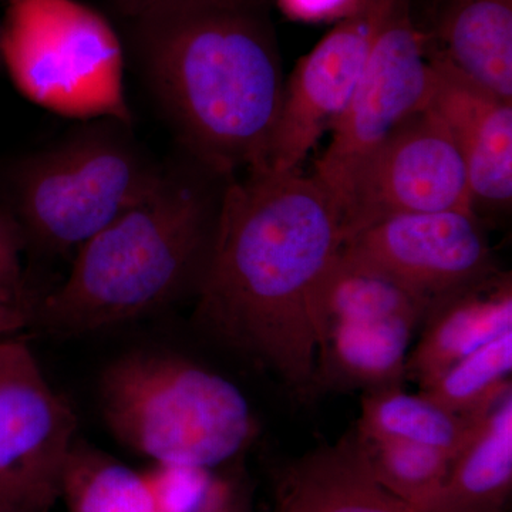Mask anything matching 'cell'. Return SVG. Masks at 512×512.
Wrapping results in <instances>:
<instances>
[{
  "instance_id": "cell-27",
  "label": "cell",
  "mask_w": 512,
  "mask_h": 512,
  "mask_svg": "<svg viewBox=\"0 0 512 512\" xmlns=\"http://www.w3.org/2000/svg\"><path fill=\"white\" fill-rule=\"evenodd\" d=\"M195 512H245L237 493L227 484L210 485L204 501Z\"/></svg>"
},
{
  "instance_id": "cell-10",
  "label": "cell",
  "mask_w": 512,
  "mask_h": 512,
  "mask_svg": "<svg viewBox=\"0 0 512 512\" xmlns=\"http://www.w3.org/2000/svg\"><path fill=\"white\" fill-rule=\"evenodd\" d=\"M76 413L30 357L0 387V512H50L62 498Z\"/></svg>"
},
{
  "instance_id": "cell-9",
  "label": "cell",
  "mask_w": 512,
  "mask_h": 512,
  "mask_svg": "<svg viewBox=\"0 0 512 512\" xmlns=\"http://www.w3.org/2000/svg\"><path fill=\"white\" fill-rule=\"evenodd\" d=\"M342 252L430 303L500 274L476 211L393 215L346 239Z\"/></svg>"
},
{
  "instance_id": "cell-14",
  "label": "cell",
  "mask_w": 512,
  "mask_h": 512,
  "mask_svg": "<svg viewBox=\"0 0 512 512\" xmlns=\"http://www.w3.org/2000/svg\"><path fill=\"white\" fill-rule=\"evenodd\" d=\"M272 512H426L377 483L355 431L279 468Z\"/></svg>"
},
{
  "instance_id": "cell-25",
  "label": "cell",
  "mask_w": 512,
  "mask_h": 512,
  "mask_svg": "<svg viewBox=\"0 0 512 512\" xmlns=\"http://www.w3.org/2000/svg\"><path fill=\"white\" fill-rule=\"evenodd\" d=\"M192 2H200V0H107L111 10H114L123 22L140 18L157 10L175 8V6Z\"/></svg>"
},
{
  "instance_id": "cell-22",
  "label": "cell",
  "mask_w": 512,
  "mask_h": 512,
  "mask_svg": "<svg viewBox=\"0 0 512 512\" xmlns=\"http://www.w3.org/2000/svg\"><path fill=\"white\" fill-rule=\"evenodd\" d=\"M377 483L421 511L439 497L453 457L439 448L396 439H369L355 431Z\"/></svg>"
},
{
  "instance_id": "cell-17",
  "label": "cell",
  "mask_w": 512,
  "mask_h": 512,
  "mask_svg": "<svg viewBox=\"0 0 512 512\" xmlns=\"http://www.w3.org/2000/svg\"><path fill=\"white\" fill-rule=\"evenodd\" d=\"M512 490V390L478 419L430 512H504Z\"/></svg>"
},
{
  "instance_id": "cell-7",
  "label": "cell",
  "mask_w": 512,
  "mask_h": 512,
  "mask_svg": "<svg viewBox=\"0 0 512 512\" xmlns=\"http://www.w3.org/2000/svg\"><path fill=\"white\" fill-rule=\"evenodd\" d=\"M431 92L433 69L424 37L412 19L410 0H394L313 174L339 208L357 165L404 121L426 109Z\"/></svg>"
},
{
  "instance_id": "cell-16",
  "label": "cell",
  "mask_w": 512,
  "mask_h": 512,
  "mask_svg": "<svg viewBox=\"0 0 512 512\" xmlns=\"http://www.w3.org/2000/svg\"><path fill=\"white\" fill-rule=\"evenodd\" d=\"M419 323L409 319L343 322L320 333L316 392L403 386L410 340Z\"/></svg>"
},
{
  "instance_id": "cell-5",
  "label": "cell",
  "mask_w": 512,
  "mask_h": 512,
  "mask_svg": "<svg viewBox=\"0 0 512 512\" xmlns=\"http://www.w3.org/2000/svg\"><path fill=\"white\" fill-rule=\"evenodd\" d=\"M163 170L164 163L141 146L128 121L86 120L19 164L10 212L28 247L74 254L143 200Z\"/></svg>"
},
{
  "instance_id": "cell-12",
  "label": "cell",
  "mask_w": 512,
  "mask_h": 512,
  "mask_svg": "<svg viewBox=\"0 0 512 512\" xmlns=\"http://www.w3.org/2000/svg\"><path fill=\"white\" fill-rule=\"evenodd\" d=\"M433 92L427 109L446 127L463 158L474 210L507 211L512 202V100L427 53Z\"/></svg>"
},
{
  "instance_id": "cell-18",
  "label": "cell",
  "mask_w": 512,
  "mask_h": 512,
  "mask_svg": "<svg viewBox=\"0 0 512 512\" xmlns=\"http://www.w3.org/2000/svg\"><path fill=\"white\" fill-rule=\"evenodd\" d=\"M429 309L426 299L340 249L316 296V329L320 338L323 330L343 322L409 319L421 325Z\"/></svg>"
},
{
  "instance_id": "cell-26",
  "label": "cell",
  "mask_w": 512,
  "mask_h": 512,
  "mask_svg": "<svg viewBox=\"0 0 512 512\" xmlns=\"http://www.w3.org/2000/svg\"><path fill=\"white\" fill-rule=\"evenodd\" d=\"M33 356L28 346L18 340L0 342V387Z\"/></svg>"
},
{
  "instance_id": "cell-8",
  "label": "cell",
  "mask_w": 512,
  "mask_h": 512,
  "mask_svg": "<svg viewBox=\"0 0 512 512\" xmlns=\"http://www.w3.org/2000/svg\"><path fill=\"white\" fill-rule=\"evenodd\" d=\"M340 208L346 239L412 212L476 211L463 158L429 109L390 134L350 175Z\"/></svg>"
},
{
  "instance_id": "cell-28",
  "label": "cell",
  "mask_w": 512,
  "mask_h": 512,
  "mask_svg": "<svg viewBox=\"0 0 512 512\" xmlns=\"http://www.w3.org/2000/svg\"><path fill=\"white\" fill-rule=\"evenodd\" d=\"M33 309L0 303V342L12 339L20 330L32 325Z\"/></svg>"
},
{
  "instance_id": "cell-21",
  "label": "cell",
  "mask_w": 512,
  "mask_h": 512,
  "mask_svg": "<svg viewBox=\"0 0 512 512\" xmlns=\"http://www.w3.org/2000/svg\"><path fill=\"white\" fill-rule=\"evenodd\" d=\"M512 329L447 369L420 393L447 412L478 420L512 390Z\"/></svg>"
},
{
  "instance_id": "cell-2",
  "label": "cell",
  "mask_w": 512,
  "mask_h": 512,
  "mask_svg": "<svg viewBox=\"0 0 512 512\" xmlns=\"http://www.w3.org/2000/svg\"><path fill=\"white\" fill-rule=\"evenodd\" d=\"M124 25L180 151L228 177L269 167L285 90L269 0H200Z\"/></svg>"
},
{
  "instance_id": "cell-23",
  "label": "cell",
  "mask_w": 512,
  "mask_h": 512,
  "mask_svg": "<svg viewBox=\"0 0 512 512\" xmlns=\"http://www.w3.org/2000/svg\"><path fill=\"white\" fill-rule=\"evenodd\" d=\"M26 248L25 235L15 215L0 210V303L33 309L35 302L30 298L23 268Z\"/></svg>"
},
{
  "instance_id": "cell-15",
  "label": "cell",
  "mask_w": 512,
  "mask_h": 512,
  "mask_svg": "<svg viewBox=\"0 0 512 512\" xmlns=\"http://www.w3.org/2000/svg\"><path fill=\"white\" fill-rule=\"evenodd\" d=\"M406 362V379L421 387L512 329L511 275L497 274L433 303Z\"/></svg>"
},
{
  "instance_id": "cell-13",
  "label": "cell",
  "mask_w": 512,
  "mask_h": 512,
  "mask_svg": "<svg viewBox=\"0 0 512 512\" xmlns=\"http://www.w3.org/2000/svg\"><path fill=\"white\" fill-rule=\"evenodd\" d=\"M427 53L512 100V0H410Z\"/></svg>"
},
{
  "instance_id": "cell-1",
  "label": "cell",
  "mask_w": 512,
  "mask_h": 512,
  "mask_svg": "<svg viewBox=\"0 0 512 512\" xmlns=\"http://www.w3.org/2000/svg\"><path fill=\"white\" fill-rule=\"evenodd\" d=\"M345 244L343 214L313 175L271 168L229 180L194 319L225 348L315 396L320 284Z\"/></svg>"
},
{
  "instance_id": "cell-4",
  "label": "cell",
  "mask_w": 512,
  "mask_h": 512,
  "mask_svg": "<svg viewBox=\"0 0 512 512\" xmlns=\"http://www.w3.org/2000/svg\"><path fill=\"white\" fill-rule=\"evenodd\" d=\"M97 393L111 436L161 467L207 471L237 457L256 436L241 390L173 353L117 357L101 372Z\"/></svg>"
},
{
  "instance_id": "cell-24",
  "label": "cell",
  "mask_w": 512,
  "mask_h": 512,
  "mask_svg": "<svg viewBox=\"0 0 512 512\" xmlns=\"http://www.w3.org/2000/svg\"><path fill=\"white\" fill-rule=\"evenodd\" d=\"M286 18L302 23H339L363 12L372 0H275Z\"/></svg>"
},
{
  "instance_id": "cell-19",
  "label": "cell",
  "mask_w": 512,
  "mask_h": 512,
  "mask_svg": "<svg viewBox=\"0 0 512 512\" xmlns=\"http://www.w3.org/2000/svg\"><path fill=\"white\" fill-rule=\"evenodd\" d=\"M447 412L423 394L404 392L403 386L363 393L357 433L369 439H396L439 448L456 457L467 443L474 424Z\"/></svg>"
},
{
  "instance_id": "cell-3",
  "label": "cell",
  "mask_w": 512,
  "mask_h": 512,
  "mask_svg": "<svg viewBox=\"0 0 512 512\" xmlns=\"http://www.w3.org/2000/svg\"><path fill=\"white\" fill-rule=\"evenodd\" d=\"M231 178L180 151L143 200L74 252L32 325L56 338L93 335L197 289Z\"/></svg>"
},
{
  "instance_id": "cell-6",
  "label": "cell",
  "mask_w": 512,
  "mask_h": 512,
  "mask_svg": "<svg viewBox=\"0 0 512 512\" xmlns=\"http://www.w3.org/2000/svg\"><path fill=\"white\" fill-rule=\"evenodd\" d=\"M0 63L16 89L43 109L76 120L131 123L124 43L109 19L79 0H8Z\"/></svg>"
},
{
  "instance_id": "cell-20",
  "label": "cell",
  "mask_w": 512,
  "mask_h": 512,
  "mask_svg": "<svg viewBox=\"0 0 512 512\" xmlns=\"http://www.w3.org/2000/svg\"><path fill=\"white\" fill-rule=\"evenodd\" d=\"M62 498L69 512H161L150 477L79 443L67 460Z\"/></svg>"
},
{
  "instance_id": "cell-11",
  "label": "cell",
  "mask_w": 512,
  "mask_h": 512,
  "mask_svg": "<svg viewBox=\"0 0 512 512\" xmlns=\"http://www.w3.org/2000/svg\"><path fill=\"white\" fill-rule=\"evenodd\" d=\"M394 0H372L359 15L336 23L288 80L269 153V168L295 171L348 107L380 26Z\"/></svg>"
}]
</instances>
